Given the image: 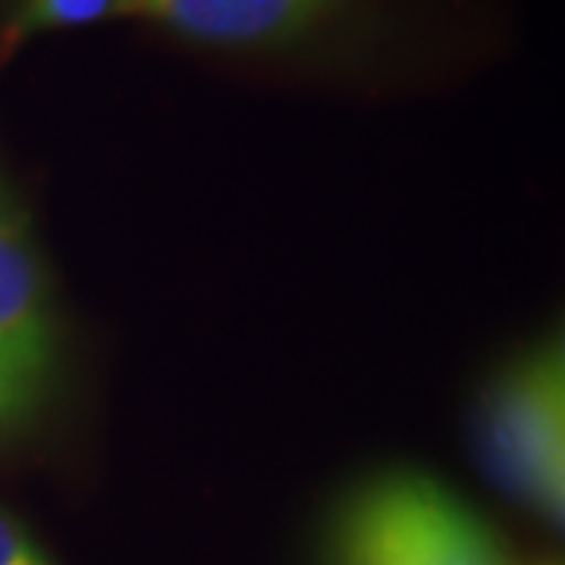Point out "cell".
<instances>
[{
    "mask_svg": "<svg viewBox=\"0 0 565 565\" xmlns=\"http://www.w3.org/2000/svg\"><path fill=\"white\" fill-rule=\"evenodd\" d=\"M327 565H512L497 531L437 478L381 471L333 509Z\"/></svg>",
    "mask_w": 565,
    "mask_h": 565,
    "instance_id": "obj_1",
    "label": "cell"
},
{
    "mask_svg": "<svg viewBox=\"0 0 565 565\" xmlns=\"http://www.w3.org/2000/svg\"><path fill=\"white\" fill-rule=\"evenodd\" d=\"M0 565H47L25 527L0 505Z\"/></svg>",
    "mask_w": 565,
    "mask_h": 565,
    "instance_id": "obj_6",
    "label": "cell"
},
{
    "mask_svg": "<svg viewBox=\"0 0 565 565\" xmlns=\"http://www.w3.org/2000/svg\"><path fill=\"white\" fill-rule=\"evenodd\" d=\"M563 340L546 337L490 374L475 415V446L487 475L553 527L565 503Z\"/></svg>",
    "mask_w": 565,
    "mask_h": 565,
    "instance_id": "obj_2",
    "label": "cell"
},
{
    "mask_svg": "<svg viewBox=\"0 0 565 565\" xmlns=\"http://www.w3.org/2000/svg\"><path fill=\"white\" fill-rule=\"evenodd\" d=\"M352 0H132L139 20L207 47L280 51L323 35Z\"/></svg>",
    "mask_w": 565,
    "mask_h": 565,
    "instance_id": "obj_4",
    "label": "cell"
},
{
    "mask_svg": "<svg viewBox=\"0 0 565 565\" xmlns=\"http://www.w3.org/2000/svg\"><path fill=\"white\" fill-rule=\"evenodd\" d=\"M132 13V0H10V13L0 25V57L41 32L76 29Z\"/></svg>",
    "mask_w": 565,
    "mask_h": 565,
    "instance_id": "obj_5",
    "label": "cell"
},
{
    "mask_svg": "<svg viewBox=\"0 0 565 565\" xmlns=\"http://www.w3.org/2000/svg\"><path fill=\"white\" fill-rule=\"evenodd\" d=\"M29 418H32V415H29L25 405L20 403L17 390H13L10 377H7V367L0 362V440L10 437V434H17V430H22V424L29 422Z\"/></svg>",
    "mask_w": 565,
    "mask_h": 565,
    "instance_id": "obj_7",
    "label": "cell"
},
{
    "mask_svg": "<svg viewBox=\"0 0 565 565\" xmlns=\"http://www.w3.org/2000/svg\"><path fill=\"white\" fill-rule=\"evenodd\" d=\"M0 362L29 415L39 412L57 362L47 274L20 207L0 192Z\"/></svg>",
    "mask_w": 565,
    "mask_h": 565,
    "instance_id": "obj_3",
    "label": "cell"
}]
</instances>
